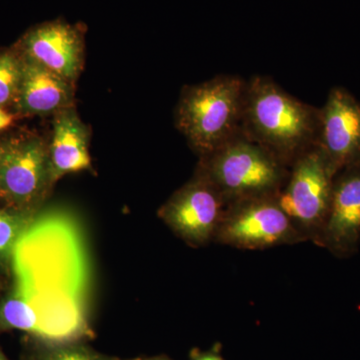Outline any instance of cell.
Returning a JSON list of instances; mask_svg holds the SVG:
<instances>
[{
  "label": "cell",
  "mask_w": 360,
  "mask_h": 360,
  "mask_svg": "<svg viewBox=\"0 0 360 360\" xmlns=\"http://www.w3.org/2000/svg\"><path fill=\"white\" fill-rule=\"evenodd\" d=\"M46 345L47 348L33 354L30 360H103L77 342Z\"/></svg>",
  "instance_id": "2e32d148"
},
{
  "label": "cell",
  "mask_w": 360,
  "mask_h": 360,
  "mask_svg": "<svg viewBox=\"0 0 360 360\" xmlns=\"http://www.w3.org/2000/svg\"><path fill=\"white\" fill-rule=\"evenodd\" d=\"M141 360H167V359H160V357H158V359H141Z\"/></svg>",
  "instance_id": "44dd1931"
},
{
  "label": "cell",
  "mask_w": 360,
  "mask_h": 360,
  "mask_svg": "<svg viewBox=\"0 0 360 360\" xmlns=\"http://www.w3.org/2000/svg\"><path fill=\"white\" fill-rule=\"evenodd\" d=\"M23 58L15 46L0 52V108H13L22 77Z\"/></svg>",
  "instance_id": "9a60e30c"
},
{
  "label": "cell",
  "mask_w": 360,
  "mask_h": 360,
  "mask_svg": "<svg viewBox=\"0 0 360 360\" xmlns=\"http://www.w3.org/2000/svg\"><path fill=\"white\" fill-rule=\"evenodd\" d=\"M73 99L75 84L23 58L22 77L13 108L15 115H56L73 106Z\"/></svg>",
  "instance_id": "7c38bea8"
},
{
  "label": "cell",
  "mask_w": 360,
  "mask_h": 360,
  "mask_svg": "<svg viewBox=\"0 0 360 360\" xmlns=\"http://www.w3.org/2000/svg\"><path fill=\"white\" fill-rule=\"evenodd\" d=\"M338 174L314 146L291 165L276 195L279 205L305 240L316 241L326 224Z\"/></svg>",
  "instance_id": "5b68a950"
},
{
  "label": "cell",
  "mask_w": 360,
  "mask_h": 360,
  "mask_svg": "<svg viewBox=\"0 0 360 360\" xmlns=\"http://www.w3.org/2000/svg\"><path fill=\"white\" fill-rule=\"evenodd\" d=\"M82 23L63 20L33 26L14 46L23 58L75 84L84 58V33Z\"/></svg>",
  "instance_id": "9c48e42d"
},
{
  "label": "cell",
  "mask_w": 360,
  "mask_h": 360,
  "mask_svg": "<svg viewBox=\"0 0 360 360\" xmlns=\"http://www.w3.org/2000/svg\"><path fill=\"white\" fill-rule=\"evenodd\" d=\"M226 207L217 187L195 170L193 179L161 206L158 217L182 240L200 248L214 240Z\"/></svg>",
  "instance_id": "ba28073f"
},
{
  "label": "cell",
  "mask_w": 360,
  "mask_h": 360,
  "mask_svg": "<svg viewBox=\"0 0 360 360\" xmlns=\"http://www.w3.org/2000/svg\"><path fill=\"white\" fill-rule=\"evenodd\" d=\"M213 241L238 250H259L307 240L274 195L229 203Z\"/></svg>",
  "instance_id": "52a82bcc"
},
{
  "label": "cell",
  "mask_w": 360,
  "mask_h": 360,
  "mask_svg": "<svg viewBox=\"0 0 360 360\" xmlns=\"http://www.w3.org/2000/svg\"><path fill=\"white\" fill-rule=\"evenodd\" d=\"M6 286V277L0 274V296L4 293Z\"/></svg>",
  "instance_id": "d6986e66"
},
{
  "label": "cell",
  "mask_w": 360,
  "mask_h": 360,
  "mask_svg": "<svg viewBox=\"0 0 360 360\" xmlns=\"http://www.w3.org/2000/svg\"><path fill=\"white\" fill-rule=\"evenodd\" d=\"M316 146L338 174L360 165V103L345 87H333L321 108Z\"/></svg>",
  "instance_id": "30bf717a"
},
{
  "label": "cell",
  "mask_w": 360,
  "mask_h": 360,
  "mask_svg": "<svg viewBox=\"0 0 360 360\" xmlns=\"http://www.w3.org/2000/svg\"><path fill=\"white\" fill-rule=\"evenodd\" d=\"M246 82L239 75H221L182 89L175 127L200 158L243 131Z\"/></svg>",
  "instance_id": "3957f363"
},
{
  "label": "cell",
  "mask_w": 360,
  "mask_h": 360,
  "mask_svg": "<svg viewBox=\"0 0 360 360\" xmlns=\"http://www.w3.org/2000/svg\"><path fill=\"white\" fill-rule=\"evenodd\" d=\"M54 115L53 131L49 144L52 184L66 174L91 168L89 151V129L73 106Z\"/></svg>",
  "instance_id": "4fadbf2b"
},
{
  "label": "cell",
  "mask_w": 360,
  "mask_h": 360,
  "mask_svg": "<svg viewBox=\"0 0 360 360\" xmlns=\"http://www.w3.org/2000/svg\"><path fill=\"white\" fill-rule=\"evenodd\" d=\"M14 115L0 108V132L8 129L13 124Z\"/></svg>",
  "instance_id": "e0dca14e"
},
{
  "label": "cell",
  "mask_w": 360,
  "mask_h": 360,
  "mask_svg": "<svg viewBox=\"0 0 360 360\" xmlns=\"http://www.w3.org/2000/svg\"><path fill=\"white\" fill-rule=\"evenodd\" d=\"M196 170L217 187L227 205L246 198L277 195L290 174V167L243 131L200 158Z\"/></svg>",
  "instance_id": "277c9868"
},
{
  "label": "cell",
  "mask_w": 360,
  "mask_h": 360,
  "mask_svg": "<svg viewBox=\"0 0 360 360\" xmlns=\"http://www.w3.org/2000/svg\"><path fill=\"white\" fill-rule=\"evenodd\" d=\"M321 108L296 98L267 75L246 82L243 132L288 167L316 146Z\"/></svg>",
  "instance_id": "7a4b0ae2"
},
{
  "label": "cell",
  "mask_w": 360,
  "mask_h": 360,
  "mask_svg": "<svg viewBox=\"0 0 360 360\" xmlns=\"http://www.w3.org/2000/svg\"><path fill=\"white\" fill-rule=\"evenodd\" d=\"M0 155H1V144H0Z\"/></svg>",
  "instance_id": "7402d4cb"
},
{
  "label": "cell",
  "mask_w": 360,
  "mask_h": 360,
  "mask_svg": "<svg viewBox=\"0 0 360 360\" xmlns=\"http://www.w3.org/2000/svg\"><path fill=\"white\" fill-rule=\"evenodd\" d=\"M360 236V165L336 175L330 207L317 243L347 251Z\"/></svg>",
  "instance_id": "8fae6325"
},
{
  "label": "cell",
  "mask_w": 360,
  "mask_h": 360,
  "mask_svg": "<svg viewBox=\"0 0 360 360\" xmlns=\"http://www.w3.org/2000/svg\"><path fill=\"white\" fill-rule=\"evenodd\" d=\"M34 214L0 207V274L7 277L13 251Z\"/></svg>",
  "instance_id": "5bb4252c"
},
{
  "label": "cell",
  "mask_w": 360,
  "mask_h": 360,
  "mask_svg": "<svg viewBox=\"0 0 360 360\" xmlns=\"http://www.w3.org/2000/svg\"><path fill=\"white\" fill-rule=\"evenodd\" d=\"M0 360H8L1 349H0Z\"/></svg>",
  "instance_id": "ffe728a7"
},
{
  "label": "cell",
  "mask_w": 360,
  "mask_h": 360,
  "mask_svg": "<svg viewBox=\"0 0 360 360\" xmlns=\"http://www.w3.org/2000/svg\"><path fill=\"white\" fill-rule=\"evenodd\" d=\"M193 360H224L219 354L215 352H205V354H198Z\"/></svg>",
  "instance_id": "ac0fdd59"
},
{
  "label": "cell",
  "mask_w": 360,
  "mask_h": 360,
  "mask_svg": "<svg viewBox=\"0 0 360 360\" xmlns=\"http://www.w3.org/2000/svg\"><path fill=\"white\" fill-rule=\"evenodd\" d=\"M94 266L86 229L65 206L41 208L18 240L0 296V331L46 345L91 333Z\"/></svg>",
  "instance_id": "6da1fadb"
},
{
  "label": "cell",
  "mask_w": 360,
  "mask_h": 360,
  "mask_svg": "<svg viewBox=\"0 0 360 360\" xmlns=\"http://www.w3.org/2000/svg\"><path fill=\"white\" fill-rule=\"evenodd\" d=\"M0 202L16 212L37 213L52 186L49 144L37 134L0 142Z\"/></svg>",
  "instance_id": "8992f818"
}]
</instances>
